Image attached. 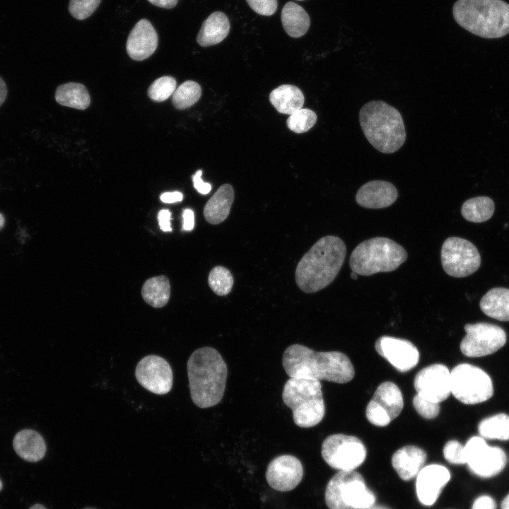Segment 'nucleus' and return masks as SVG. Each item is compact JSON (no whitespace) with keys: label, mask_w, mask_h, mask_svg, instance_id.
Returning a JSON list of instances; mask_svg holds the SVG:
<instances>
[{"label":"nucleus","mask_w":509,"mask_h":509,"mask_svg":"<svg viewBox=\"0 0 509 509\" xmlns=\"http://www.w3.org/2000/svg\"><path fill=\"white\" fill-rule=\"evenodd\" d=\"M282 365L290 378L346 383L355 371L349 357L339 351L317 352L302 344L287 347Z\"/></svg>","instance_id":"1"},{"label":"nucleus","mask_w":509,"mask_h":509,"mask_svg":"<svg viewBox=\"0 0 509 509\" xmlns=\"http://www.w3.org/2000/svg\"><path fill=\"white\" fill-rule=\"evenodd\" d=\"M346 252L345 243L339 237L321 238L298 263L295 272L298 287L307 293L327 287L338 275Z\"/></svg>","instance_id":"2"},{"label":"nucleus","mask_w":509,"mask_h":509,"mask_svg":"<svg viewBox=\"0 0 509 509\" xmlns=\"http://www.w3.org/2000/svg\"><path fill=\"white\" fill-rule=\"evenodd\" d=\"M187 367L194 404L202 409L217 404L224 394L228 372L221 355L211 347L199 348L191 354Z\"/></svg>","instance_id":"3"},{"label":"nucleus","mask_w":509,"mask_h":509,"mask_svg":"<svg viewBox=\"0 0 509 509\" xmlns=\"http://www.w3.org/2000/svg\"><path fill=\"white\" fill-rule=\"evenodd\" d=\"M359 121L369 143L378 151L392 153L406 140V130L400 112L381 100L365 103L360 110Z\"/></svg>","instance_id":"4"},{"label":"nucleus","mask_w":509,"mask_h":509,"mask_svg":"<svg viewBox=\"0 0 509 509\" xmlns=\"http://www.w3.org/2000/svg\"><path fill=\"white\" fill-rule=\"evenodd\" d=\"M452 14L459 25L481 37L509 34V4L503 0H457Z\"/></svg>","instance_id":"5"},{"label":"nucleus","mask_w":509,"mask_h":509,"mask_svg":"<svg viewBox=\"0 0 509 509\" xmlns=\"http://www.w3.org/2000/svg\"><path fill=\"white\" fill-rule=\"evenodd\" d=\"M404 248L391 239L375 237L361 242L353 250L349 265L363 276L396 270L407 259Z\"/></svg>","instance_id":"6"},{"label":"nucleus","mask_w":509,"mask_h":509,"mask_svg":"<svg viewBox=\"0 0 509 509\" xmlns=\"http://www.w3.org/2000/svg\"><path fill=\"white\" fill-rule=\"evenodd\" d=\"M284 404L293 412L294 423L301 428L317 425L325 413L320 381L290 378L282 392Z\"/></svg>","instance_id":"7"},{"label":"nucleus","mask_w":509,"mask_h":509,"mask_svg":"<svg viewBox=\"0 0 509 509\" xmlns=\"http://www.w3.org/2000/svg\"><path fill=\"white\" fill-rule=\"evenodd\" d=\"M325 503L329 509H367L375 501L358 472L339 471L327 484Z\"/></svg>","instance_id":"8"},{"label":"nucleus","mask_w":509,"mask_h":509,"mask_svg":"<svg viewBox=\"0 0 509 509\" xmlns=\"http://www.w3.org/2000/svg\"><path fill=\"white\" fill-rule=\"evenodd\" d=\"M451 393L466 404L490 399L493 392L491 378L482 369L468 363L456 365L450 372Z\"/></svg>","instance_id":"9"},{"label":"nucleus","mask_w":509,"mask_h":509,"mask_svg":"<svg viewBox=\"0 0 509 509\" xmlns=\"http://www.w3.org/2000/svg\"><path fill=\"white\" fill-rule=\"evenodd\" d=\"M321 454L331 467L339 471H351L364 462L366 449L357 437L337 433L324 440Z\"/></svg>","instance_id":"10"},{"label":"nucleus","mask_w":509,"mask_h":509,"mask_svg":"<svg viewBox=\"0 0 509 509\" xmlns=\"http://www.w3.org/2000/svg\"><path fill=\"white\" fill-rule=\"evenodd\" d=\"M440 258L445 273L457 278L472 274L481 265V256L475 245L458 237H450L444 241Z\"/></svg>","instance_id":"11"},{"label":"nucleus","mask_w":509,"mask_h":509,"mask_svg":"<svg viewBox=\"0 0 509 509\" xmlns=\"http://www.w3.org/2000/svg\"><path fill=\"white\" fill-rule=\"evenodd\" d=\"M464 451L469 470L481 478L498 474L506 464L504 450L488 445L482 437L474 436L469 439L464 445Z\"/></svg>","instance_id":"12"},{"label":"nucleus","mask_w":509,"mask_h":509,"mask_svg":"<svg viewBox=\"0 0 509 509\" xmlns=\"http://www.w3.org/2000/svg\"><path fill=\"white\" fill-rule=\"evenodd\" d=\"M465 337L460 343L462 353L469 357H481L493 353L504 346L506 334L499 326L479 322L464 326Z\"/></svg>","instance_id":"13"},{"label":"nucleus","mask_w":509,"mask_h":509,"mask_svg":"<svg viewBox=\"0 0 509 509\" xmlns=\"http://www.w3.org/2000/svg\"><path fill=\"white\" fill-rule=\"evenodd\" d=\"M135 376L143 387L156 394L168 393L172 386L173 375L170 364L156 355L144 357L136 365Z\"/></svg>","instance_id":"14"},{"label":"nucleus","mask_w":509,"mask_h":509,"mask_svg":"<svg viewBox=\"0 0 509 509\" xmlns=\"http://www.w3.org/2000/svg\"><path fill=\"white\" fill-rule=\"evenodd\" d=\"M414 386L417 394L421 397L440 403L451 393L450 372L445 365H430L416 374Z\"/></svg>","instance_id":"15"},{"label":"nucleus","mask_w":509,"mask_h":509,"mask_svg":"<svg viewBox=\"0 0 509 509\" xmlns=\"http://www.w3.org/2000/svg\"><path fill=\"white\" fill-rule=\"evenodd\" d=\"M265 476L272 488L281 492L289 491L301 481L303 476V465L293 455H280L269 462Z\"/></svg>","instance_id":"16"},{"label":"nucleus","mask_w":509,"mask_h":509,"mask_svg":"<svg viewBox=\"0 0 509 509\" xmlns=\"http://www.w3.org/2000/svg\"><path fill=\"white\" fill-rule=\"evenodd\" d=\"M376 351L397 370L405 373L414 368L419 361V352L411 341L383 336L375 344Z\"/></svg>","instance_id":"17"},{"label":"nucleus","mask_w":509,"mask_h":509,"mask_svg":"<svg viewBox=\"0 0 509 509\" xmlns=\"http://www.w3.org/2000/svg\"><path fill=\"white\" fill-rule=\"evenodd\" d=\"M450 479L449 470L440 464H430L421 469L416 476V488L419 501L432 505Z\"/></svg>","instance_id":"18"},{"label":"nucleus","mask_w":509,"mask_h":509,"mask_svg":"<svg viewBox=\"0 0 509 509\" xmlns=\"http://www.w3.org/2000/svg\"><path fill=\"white\" fill-rule=\"evenodd\" d=\"M158 42L155 28L148 20L143 18L136 23L128 36L127 52L134 60H144L155 52Z\"/></svg>","instance_id":"19"},{"label":"nucleus","mask_w":509,"mask_h":509,"mask_svg":"<svg viewBox=\"0 0 509 509\" xmlns=\"http://www.w3.org/2000/svg\"><path fill=\"white\" fill-rule=\"evenodd\" d=\"M397 197V190L391 182L373 180L359 188L356 195V201L362 207L376 209L391 206Z\"/></svg>","instance_id":"20"},{"label":"nucleus","mask_w":509,"mask_h":509,"mask_svg":"<svg viewBox=\"0 0 509 509\" xmlns=\"http://www.w3.org/2000/svg\"><path fill=\"white\" fill-rule=\"evenodd\" d=\"M426 453L414 445H406L397 450L392 457V465L404 481L416 477L426 460Z\"/></svg>","instance_id":"21"},{"label":"nucleus","mask_w":509,"mask_h":509,"mask_svg":"<svg viewBox=\"0 0 509 509\" xmlns=\"http://www.w3.org/2000/svg\"><path fill=\"white\" fill-rule=\"evenodd\" d=\"M13 446L16 453L30 462L41 460L46 453V444L42 436L32 429H23L13 438Z\"/></svg>","instance_id":"22"},{"label":"nucleus","mask_w":509,"mask_h":509,"mask_svg":"<svg viewBox=\"0 0 509 509\" xmlns=\"http://www.w3.org/2000/svg\"><path fill=\"white\" fill-rule=\"evenodd\" d=\"M234 190L229 184L221 185L204 208V216L211 224H218L228 216L234 200Z\"/></svg>","instance_id":"23"},{"label":"nucleus","mask_w":509,"mask_h":509,"mask_svg":"<svg viewBox=\"0 0 509 509\" xmlns=\"http://www.w3.org/2000/svg\"><path fill=\"white\" fill-rule=\"evenodd\" d=\"M230 22L221 11L212 13L202 23L197 36V42L201 47H209L222 42L228 35Z\"/></svg>","instance_id":"24"},{"label":"nucleus","mask_w":509,"mask_h":509,"mask_svg":"<svg viewBox=\"0 0 509 509\" xmlns=\"http://www.w3.org/2000/svg\"><path fill=\"white\" fill-rule=\"evenodd\" d=\"M370 400L387 414L392 421L399 415L404 406L400 389L390 381L381 383Z\"/></svg>","instance_id":"25"},{"label":"nucleus","mask_w":509,"mask_h":509,"mask_svg":"<svg viewBox=\"0 0 509 509\" xmlns=\"http://www.w3.org/2000/svg\"><path fill=\"white\" fill-rule=\"evenodd\" d=\"M269 100L279 112L292 115L301 109L305 102V98L298 87L284 84L271 92Z\"/></svg>","instance_id":"26"},{"label":"nucleus","mask_w":509,"mask_h":509,"mask_svg":"<svg viewBox=\"0 0 509 509\" xmlns=\"http://www.w3.org/2000/svg\"><path fill=\"white\" fill-rule=\"evenodd\" d=\"M479 306L487 316L500 321H509V289L491 288L481 298Z\"/></svg>","instance_id":"27"},{"label":"nucleus","mask_w":509,"mask_h":509,"mask_svg":"<svg viewBox=\"0 0 509 509\" xmlns=\"http://www.w3.org/2000/svg\"><path fill=\"white\" fill-rule=\"evenodd\" d=\"M281 22L286 33L292 37L304 35L310 25V19L305 10L292 1L286 3L283 7Z\"/></svg>","instance_id":"28"},{"label":"nucleus","mask_w":509,"mask_h":509,"mask_svg":"<svg viewBox=\"0 0 509 509\" xmlns=\"http://www.w3.org/2000/svg\"><path fill=\"white\" fill-rule=\"evenodd\" d=\"M55 100L62 105L78 110H85L90 103L86 88L78 83L60 85L56 90Z\"/></svg>","instance_id":"29"},{"label":"nucleus","mask_w":509,"mask_h":509,"mask_svg":"<svg viewBox=\"0 0 509 509\" xmlns=\"http://www.w3.org/2000/svg\"><path fill=\"white\" fill-rule=\"evenodd\" d=\"M144 300L153 308L165 305L170 294V285L168 277L158 276L146 281L141 289Z\"/></svg>","instance_id":"30"},{"label":"nucleus","mask_w":509,"mask_h":509,"mask_svg":"<svg viewBox=\"0 0 509 509\" xmlns=\"http://www.w3.org/2000/svg\"><path fill=\"white\" fill-rule=\"evenodd\" d=\"M495 205L488 197H476L465 201L461 208L462 216L470 222H484L493 214Z\"/></svg>","instance_id":"31"},{"label":"nucleus","mask_w":509,"mask_h":509,"mask_svg":"<svg viewBox=\"0 0 509 509\" xmlns=\"http://www.w3.org/2000/svg\"><path fill=\"white\" fill-rule=\"evenodd\" d=\"M478 430L482 438L509 440V416L503 413L483 419L479 424Z\"/></svg>","instance_id":"32"},{"label":"nucleus","mask_w":509,"mask_h":509,"mask_svg":"<svg viewBox=\"0 0 509 509\" xmlns=\"http://www.w3.org/2000/svg\"><path fill=\"white\" fill-rule=\"evenodd\" d=\"M201 95V86L195 81H187L175 90L172 104L178 110H185L197 103Z\"/></svg>","instance_id":"33"},{"label":"nucleus","mask_w":509,"mask_h":509,"mask_svg":"<svg viewBox=\"0 0 509 509\" xmlns=\"http://www.w3.org/2000/svg\"><path fill=\"white\" fill-rule=\"evenodd\" d=\"M208 283L216 295L223 296L231 291L233 286V277L227 268L216 266L211 270L209 274Z\"/></svg>","instance_id":"34"},{"label":"nucleus","mask_w":509,"mask_h":509,"mask_svg":"<svg viewBox=\"0 0 509 509\" xmlns=\"http://www.w3.org/2000/svg\"><path fill=\"white\" fill-rule=\"evenodd\" d=\"M317 122L315 112L310 109L301 108L287 119V126L296 133H304L310 130Z\"/></svg>","instance_id":"35"},{"label":"nucleus","mask_w":509,"mask_h":509,"mask_svg":"<svg viewBox=\"0 0 509 509\" xmlns=\"http://www.w3.org/2000/svg\"><path fill=\"white\" fill-rule=\"evenodd\" d=\"M176 90V81L171 76H163L156 79L148 90V97L153 100L161 102L167 100Z\"/></svg>","instance_id":"36"},{"label":"nucleus","mask_w":509,"mask_h":509,"mask_svg":"<svg viewBox=\"0 0 509 509\" xmlns=\"http://www.w3.org/2000/svg\"><path fill=\"white\" fill-rule=\"evenodd\" d=\"M101 0H70L69 11L76 19L88 18L98 7Z\"/></svg>","instance_id":"37"},{"label":"nucleus","mask_w":509,"mask_h":509,"mask_svg":"<svg viewBox=\"0 0 509 509\" xmlns=\"http://www.w3.org/2000/svg\"><path fill=\"white\" fill-rule=\"evenodd\" d=\"M443 455L450 464H466L464 445L457 440H451L446 443L443 447Z\"/></svg>","instance_id":"38"},{"label":"nucleus","mask_w":509,"mask_h":509,"mask_svg":"<svg viewBox=\"0 0 509 509\" xmlns=\"http://www.w3.org/2000/svg\"><path fill=\"white\" fill-rule=\"evenodd\" d=\"M413 405L417 413L426 419L435 418L440 412L439 403L427 400L417 394L413 399Z\"/></svg>","instance_id":"39"},{"label":"nucleus","mask_w":509,"mask_h":509,"mask_svg":"<svg viewBox=\"0 0 509 509\" xmlns=\"http://www.w3.org/2000/svg\"><path fill=\"white\" fill-rule=\"evenodd\" d=\"M365 415L370 423L380 427L386 426L392 421L389 416L372 401L369 402L366 407Z\"/></svg>","instance_id":"40"},{"label":"nucleus","mask_w":509,"mask_h":509,"mask_svg":"<svg viewBox=\"0 0 509 509\" xmlns=\"http://www.w3.org/2000/svg\"><path fill=\"white\" fill-rule=\"evenodd\" d=\"M250 8L257 13L269 16L277 9V0H246Z\"/></svg>","instance_id":"41"},{"label":"nucleus","mask_w":509,"mask_h":509,"mask_svg":"<svg viewBox=\"0 0 509 509\" xmlns=\"http://www.w3.org/2000/svg\"><path fill=\"white\" fill-rule=\"evenodd\" d=\"M496 503L493 498L483 495L474 501L472 509H496Z\"/></svg>","instance_id":"42"},{"label":"nucleus","mask_w":509,"mask_h":509,"mask_svg":"<svg viewBox=\"0 0 509 509\" xmlns=\"http://www.w3.org/2000/svg\"><path fill=\"white\" fill-rule=\"evenodd\" d=\"M202 171L199 170L193 175L194 187L202 194H207L211 190V185L209 183L204 182L201 179Z\"/></svg>","instance_id":"43"},{"label":"nucleus","mask_w":509,"mask_h":509,"mask_svg":"<svg viewBox=\"0 0 509 509\" xmlns=\"http://www.w3.org/2000/svg\"><path fill=\"white\" fill-rule=\"evenodd\" d=\"M158 219L160 228L164 232H170L171 228V213L168 209H162L158 214Z\"/></svg>","instance_id":"44"},{"label":"nucleus","mask_w":509,"mask_h":509,"mask_svg":"<svg viewBox=\"0 0 509 509\" xmlns=\"http://www.w3.org/2000/svg\"><path fill=\"white\" fill-rule=\"evenodd\" d=\"M183 225L185 230H192L194 226V214L192 209H186L182 213Z\"/></svg>","instance_id":"45"},{"label":"nucleus","mask_w":509,"mask_h":509,"mask_svg":"<svg viewBox=\"0 0 509 509\" xmlns=\"http://www.w3.org/2000/svg\"><path fill=\"white\" fill-rule=\"evenodd\" d=\"M160 199L164 203L171 204L181 201L183 199V195L180 192L177 191L165 192L160 195Z\"/></svg>","instance_id":"46"},{"label":"nucleus","mask_w":509,"mask_h":509,"mask_svg":"<svg viewBox=\"0 0 509 509\" xmlns=\"http://www.w3.org/2000/svg\"><path fill=\"white\" fill-rule=\"evenodd\" d=\"M152 4L164 8H172L177 4L178 0H148Z\"/></svg>","instance_id":"47"},{"label":"nucleus","mask_w":509,"mask_h":509,"mask_svg":"<svg viewBox=\"0 0 509 509\" xmlns=\"http://www.w3.org/2000/svg\"><path fill=\"white\" fill-rule=\"evenodd\" d=\"M7 95V88L4 81L0 77V106L4 103Z\"/></svg>","instance_id":"48"},{"label":"nucleus","mask_w":509,"mask_h":509,"mask_svg":"<svg viewBox=\"0 0 509 509\" xmlns=\"http://www.w3.org/2000/svg\"><path fill=\"white\" fill-rule=\"evenodd\" d=\"M501 509H509V494H508L502 501L501 504Z\"/></svg>","instance_id":"49"},{"label":"nucleus","mask_w":509,"mask_h":509,"mask_svg":"<svg viewBox=\"0 0 509 509\" xmlns=\"http://www.w3.org/2000/svg\"><path fill=\"white\" fill-rule=\"evenodd\" d=\"M29 509H46V508L41 504H35L33 506H31Z\"/></svg>","instance_id":"50"},{"label":"nucleus","mask_w":509,"mask_h":509,"mask_svg":"<svg viewBox=\"0 0 509 509\" xmlns=\"http://www.w3.org/2000/svg\"><path fill=\"white\" fill-rule=\"evenodd\" d=\"M5 219L4 216L0 213V230L4 227Z\"/></svg>","instance_id":"51"},{"label":"nucleus","mask_w":509,"mask_h":509,"mask_svg":"<svg viewBox=\"0 0 509 509\" xmlns=\"http://www.w3.org/2000/svg\"><path fill=\"white\" fill-rule=\"evenodd\" d=\"M350 276H351V278L354 280L357 279V278H358V274H356L354 271H352Z\"/></svg>","instance_id":"52"},{"label":"nucleus","mask_w":509,"mask_h":509,"mask_svg":"<svg viewBox=\"0 0 509 509\" xmlns=\"http://www.w3.org/2000/svg\"><path fill=\"white\" fill-rule=\"evenodd\" d=\"M1 488H2V483H1V479H0V491L1 490Z\"/></svg>","instance_id":"53"},{"label":"nucleus","mask_w":509,"mask_h":509,"mask_svg":"<svg viewBox=\"0 0 509 509\" xmlns=\"http://www.w3.org/2000/svg\"><path fill=\"white\" fill-rule=\"evenodd\" d=\"M84 509H96V508H84Z\"/></svg>","instance_id":"54"},{"label":"nucleus","mask_w":509,"mask_h":509,"mask_svg":"<svg viewBox=\"0 0 509 509\" xmlns=\"http://www.w3.org/2000/svg\"><path fill=\"white\" fill-rule=\"evenodd\" d=\"M300 1H302V0H300Z\"/></svg>","instance_id":"55"}]
</instances>
